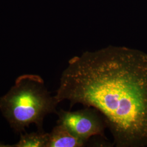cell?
I'll list each match as a JSON object with an SVG mask.
<instances>
[{
	"label": "cell",
	"mask_w": 147,
	"mask_h": 147,
	"mask_svg": "<svg viewBox=\"0 0 147 147\" xmlns=\"http://www.w3.org/2000/svg\"><path fill=\"white\" fill-rule=\"evenodd\" d=\"M0 147H11V145H5L0 142Z\"/></svg>",
	"instance_id": "cell-6"
},
{
	"label": "cell",
	"mask_w": 147,
	"mask_h": 147,
	"mask_svg": "<svg viewBox=\"0 0 147 147\" xmlns=\"http://www.w3.org/2000/svg\"><path fill=\"white\" fill-rule=\"evenodd\" d=\"M57 124L65 126L75 136L88 142L91 137L105 136L107 127L104 116L92 107L76 111L61 110L57 112Z\"/></svg>",
	"instance_id": "cell-3"
},
{
	"label": "cell",
	"mask_w": 147,
	"mask_h": 147,
	"mask_svg": "<svg viewBox=\"0 0 147 147\" xmlns=\"http://www.w3.org/2000/svg\"><path fill=\"white\" fill-rule=\"evenodd\" d=\"M87 143L75 136L65 126L57 124L49 133L47 147H84Z\"/></svg>",
	"instance_id": "cell-4"
},
{
	"label": "cell",
	"mask_w": 147,
	"mask_h": 147,
	"mask_svg": "<svg viewBox=\"0 0 147 147\" xmlns=\"http://www.w3.org/2000/svg\"><path fill=\"white\" fill-rule=\"evenodd\" d=\"M19 141L11 147H47L49 133L38 131L30 134H20Z\"/></svg>",
	"instance_id": "cell-5"
},
{
	"label": "cell",
	"mask_w": 147,
	"mask_h": 147,
	"mask_svg": "<svg viewBox=\"0 0 147 147\" xmlns=\"http://www.w3.org/2000/svg\"><path fill=\"white\" fill-rule=\"evenodd\" d=\"M55 98L92 107L104 116L118 147L147 144V56L109 46L75 56Z\"/></svg>",
	"instance_id": "cell-1"
},
{
	"label": "cell",
	"mask_w": 147,
	"mask_h": 147,
	"mask_svg": "<svg viewBox=\"0 0 147 147\" xmlns=\"http://www.w3.org/2000/svg\"><path fill=\"white\" fill-rule=\"evenodd\" d=\"M58 102L47 89L39 75L24 74L16 79L10 90L0 98V110L11 127L21 134L34 124L44 131L45 116L56 113Z\"/></svg>",
	"instance_id": "cell-2"
}]
</instances>
